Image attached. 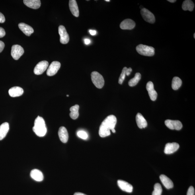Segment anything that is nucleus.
<instances>
[{"instance_id":"obj_1","label":"nucleus","mask_w":195,"mask_h":195,"mask_svg":"<svg viewBox=\"0 0 195 195\" xmlns=\"http://www.w3.org/2000/svg\"><path fill=\"white\" fill-rule=\"evenodd\" d=\"M117 123V119L114 115L108 116L104 119L100 125L99 129V135L101 137H105L111 134L110 130L113 133H115V129Z\"/></svg>"},{"instance_id":"obj_2","label":"nucleus","mask_w":195,"mask_h":195,"mask_svg":"<svg viewBox=\"0 0 195 195\" xmlns=\"http://www.w3.org/2000/svg\"><path fill=\"white\" fill-rule=\"evenodd\" d=\"M33 130L39 137H44L46 135L47 131V128L45 121L42 117L38 116L36 118Z\"/></svg>"},{"instance_id":"obj_3","label":"nucleus","mask_w":195,"mask_h":195,"mask_svg":"<svg viewBox=\"0 0 195 195\" xmlns=\"http://www.w3.org/2000/svg\"><path fill=\"white\" fill-rule=\"evenodd\" d=\"M136 50L139 54L143 56L152 57L155 54V49L152 47L140 44L136 47Z\"/></svg>"},{"instance_id":"obj_4","label":"nucleus","mask_w":195,"mask_h":195,"mask_svg":"<svg viewBox=\"0 0 195 195\" xmlns=\"http://www.w3.org/2000/svg\"><path fill=\"white\" fill-rule=\"evenodd\" d=\"M91 79L94 85L98 88L101 89L103 87L104 81L103 77L99 73L96 71H94L91 73Z\"/></svg>"},{"instance_id":"obj_5","label":"nucleus","mask_w":195,"mask_h":195,"mask_svg":"<svg viewBox=\"0 0 195 195\" xmlns=\"http://www.w3.org/2000/svg\"><path fill=\"white\" fill-rule=\"evenodd\" d=\"M24 51L23 48L18 45H14L12 47L11 55L15 60H18L23 54Z\"/></svg>"},{"instance_id":"obj_6","label":"nucleus","mask_w":195,"mask_h":195,"mask_svg":"<svg viewBox=\"0 0 195 195\" xmlns=\"http://www.w3.org/2000/svg\"><path fill=\"white\" fill-rule=\"evenodd\" d=\"M141 13L145 21L150 23L153 24L155 22V18L154 14L149 10L143 8L141 9Z\"/></svg>"},{"instance_id":"obj_7","label":"nucleus","mask_w":195,"mask_h":195,"mask_svg":"<svg viewBox=\"0 0 195 195\" xmlns=\"http://www.w3.org/2000/svg\"><path fill=\"white\" fill-rule=\"evenodd\" d=\"M49 66L48 61H42L38 63L34 68V72L36 75H40L46 70Z\"/></svg>"},{"instance_id":"obj_8","label":"nucleus","mask_w":195,"mask_h":195,"mask_svg":"<svg viewBox=\"0 0 195 195\" xmlns=\"http://www.w3.org/2000/svg\"><path fill=\"white\" fill-rule=\"evenodd\" d=\"M59 34L60 36V42L63 44H67L69 41V37L66 29L63 25H60L58 28Z\"/></svg>"},{"instance_id":"obj_9","label":"nucleus","mask_w":195,"mask_h":195,"mask_svg":"<svg viewBox=\"0 0 195 195\" xmlns=\"http://www.w3.org/2000/svg\"><path fill=\"white\" fill-rule=\"evenodd\" d=\"M165 124L168 128L172 130L179 131L182 128V124L179 120H167L165 121Z\"/></svg>"},{"instance_id":"obj_10","label":"nucleus","mask_w":195,"mask_h":195,"mask_svg":"<svg viewBox=\"0 0 195 195\" xmlns=\"http://www.w3.org/2000/svg\"><path fill=\"white\" fill-rule=\"evenodd\" d=\"M61 64L59 61H53L49 66L47 71V75L49 76H52L56 74L60 69Z\"/></svg>"},{"instance_id":"obj_11","label":"nucleus","mask_w":195,"mask_h":195,"mask_svg":"<svg viewBox=\"0 0 195 195\" xmlns=\"http://www.w3.org/2000/svg\"><path fill=\"white\" fill-rule=\"evenodd\" d=\"M180 147L179 145L176 142L168 143L165 146V153L167 154H170L175 152Z\"/></svg>"},{"instance_id":"obj_12","label":"nucleus","mask_w":195,"mask_h":195,"mask_svg":"<svg viewBox=\"0 0 195 195\" xmlns=\"http://www.w3.org/2000/svg\"><path fill=\"white\" fill-rule=\"evenodd\" d=\"M146 89L148 92L150 99L154 101L157 99L158 94L154 88L153 83L151 81L148 82L146 85Z\"/></svg>"},{"instance_id":"obj_13","label":"nucleus","mask_w":195,"mask_h":195,"mask_svg":"<svg viewBox=\"0 0 195 195\" xmlns=\"http://www.w3.org/2000/svg\"><path fill=\"white\" fill-rule=\"evenodd\" d=\"M118 184L119 187L123 191L129 193L132 192L133 187L128 182L122 180H119L118 181Z\"/></svg>"},{"instance_id":"obj_14","label":"nucleus","mask_w":195,"mask_h":195,"mask_svg":"<svg viewBox=\"0 0 195 195\" xmlns=\"http://www.w3.org/2000/svg\"><path fill=\"white\" fill-rule=\"evenodd\" d=\"M135 23L131 19H126L121 22L120 28L123 30H131L135 27Z\"/></svg>"},{"instance_id":"obj_15","label":"nucleus","mask_w":195,"mask_h":195,"mask_svg":"<svg viewBox=\"0 0 195 195\" xmlns=\"http://www.w3.org/2000/svg\"><path fill=\"white\" fill-rule=\"evenodd\" d=\"M58 135L60 141L63 143H66L68 139V132L64 127H61L59 129Z\"/></svg>"},{"instance_id":"obj_16","label":"nucleus","mask_w":195,"mask_h":195,"mask_svg":"<svg viewBox=\"0 0 195 195\" xmlns=\"http://www.w3.org/2000/svg\"><path fill=\"white\" fill-rule=\"evenodd\" d=\"M18 27L26 36H30L34 32V30L31 26L24 23L18 24Z\"/></svg>"},{"instance_id":"obj_17","label":"nucleus","mask_w":195,"mask_h":195,"mask_svg":"<svg viewBox=\"0 0 195 195\" xmlns=\"http://www.w3.org/2000/svg\"><path fill=\"white\" fill-rule=\"evenodd\" d=\"M69 7L72 14L76 17H78L79 15V8L75 0H70Z\"/></svg>"},{"instance_id":"obj_18","label":"nucleus","mask_w":195,"mask_h":195,"mask_svg":"<svg viewBox=\"0 0 195 195\" xmlns=\"http://www.w3.org/2000/svg\"><path fill=\"white\" fill-rule=\"evenodd\" d=\"M135 119L137 126L139 128H144L147 126V121L141 114L138 113L136 115Z\"/></svg>"},{"instance_id":"obj_19","label":"nucleus","mask_w":195,"mask_h":195,"mask_svg":"<svg viewBox=\"0 0 195 195\" xmlns=\"http://www.w3.org/2000/svg\"><path fill=\"white\" fill-rule=\"evenodd\" d=\"M31 177L33 179L38 182L42 181L44 180V175L40 170L37 169H34L31 171L30 174Z\"/></svg>"},{"instance_id":"obj_20","label":"nucleus","mask_w":195,"mask_h":195,"mask_svg":"<svg viewBox=\"0 0 195 195\" xmlns=\"http://www.w3.org/2000/svg\"><path fill=\"white\" fill-rule=\"evenodd\" d=\"M160 179L161 180L162 183L167 189H170L173 188L174 183L167 176L162 174L160 176Z\"/></svg>"},{"instance_id":"obj_21","label":"nucleus","mask_w":195,"mask_h":195,"mask_svg":"<svg viewBox=\"0 0 195 195\" xmlns=\"http://www.w3.org/2000/svg\"><path fill=\"white\" fill-rule=\"evenodd\" d=\"M9 93L10 96L12 97H18L22 95L24 93V90L21 87H13L10 88Z\"/></svg>"},{"instance_id":"obj_22","label":"nucleus","mask_w":195,"mask_h":195,"mask_svg":"<svg viewBox=\"0 0 195 195\" xmlns=\"http://www.w3.org/2000/svg\"><path fill=\"white\" fill-rule=\"evenodd\" d=\"M23 2L27 7L34 9H39L41 5L40 0H24Z\"/></svg>"},{"instance_id":"obj_23","label":"nucleus","mask_w":195,"mask_h":195,"mask_svg":"<svg viewBox=\"0 0 195 195\" xmlns=\"http://www.w3.org/2000/svg\"><path fill=\"white\" fill-rule=\"evenodd\" d=\"M9 130V123L5 122L3 123L0 126V141L5 138Z\"/></svg>"},{"instance_id":"obj_24","label":"nucleus","mask_w":195,"mask_h":195,"mask_svg":"<svg viewBox=\"0 0 195 195\" xmlns=\"http://www.w3.org/2000/svg\"><path fill=\"white\" fill-rule=\"evenodd\" d=\"M182 9L184 11H192L194 9V5L193 2L190 0H186L184 1L182 6Z\"/></svg>"},{"instance_id":"obj_25","label":"nucleus","mask_w":195,"mask_h":195,"mask_svg":"<svg viewBox=\"0 0 195 195\" xmlns=\"http://www.w3.org/2000/svg\"><path fill=\"white\" fill-rule=\"evenodd\" d=\"M79 106L77 104H76V105L72 107L70 109V111L71 112L69 114V115L73 119L75 120L79 117Z\"/></svg>"},{"instance_id":"obj_26","label":"nucleus","mask_w":195,"mask_h":195,"mask_svg":"<svg viewBox=\"0 0 195 195\" xmlns=\"http://www.w3.org/2000/svg\"><path fill=\"white\" fill-rule=\"evenodd\" d=\"M182 84V81L180 78L174 77L172 79V87L174 90H177L181 87Z\"/></svg>"},{"instance_id":"obj_27","label":"nucleus","mask_w":195,"mask_h":195,"mask_svg":"<svg viewBox=\"0 0 195 195\" xmlns=\"http://www.w3.org/2000/svg\"><path fill=\"white\" fill-rule=\"evenodd\" d=\"M141 77V76L140 73H135L134 77L131 79L129 81V86L131 87H133L136 85L140 80Z\"/></svg>"},{"instance_id":"obj_28","label":"nucleus","mask_w":195,"mask_h":195,"mask_svg":"<svg viewBox=\"0 0 195 195\" xmlns=\"http://www.w3.org/2000/svg\"><path fill=\"white\" fill-rule=\"evenodd\" d=\"M162 192V189L161 184L159 183L156 184L154 186L152 195H161Z\"/></svg>"},{"instance_id":"obj_29","label":"nucleus","mask_w":195,"mask_h":195,"mask_svg":"<svg viewBox=\"0 0 195 195\" xmlns=\"http://www.w3.org/2000/svg\"><path fill=\"white\" fill-rule=\"evenodd\" d=\"M127 69V67H125L123 68L122 73H121L119 79V83L122 84L124 81L125 77L126 75V71Z\"/></svg>"},{"instance_id":"obj_30","label":"nucleus","mask_w":195,"mask_h":195,"mask_svg":"<svg viewBox=\"0 0 195 195\" xmlns=\"http://www.w3.org/2000/svg\"><path fill=\"white\" fill-rule=\"evenodd\" d=\"M77 136L82 139H86L88 138L87 133L84 131H79L77 133Z\"/></svg>"},{"instance_id":"obj_31","label":"nucleus","mask_w":195,"mask_h":195,"mask_svg":"<svg viewBox=\"0 0 195 195\" xmlns=\"http://www.w3.org/2000/svg\"><path fill=\"white\" fill-rule=\"evenodd\" d=\"M187 195H195V189L193 187H190L188 191Z\"/></svg>"},{"instance_id":"obj_32","label":"nucleus","mask_w":195,"mask_h":195,"mask_svg":"<svg viewBox=\"0 0 195 195\" xmlns=\"http://www.w3.org/2000/svg\"><path fill=\"white\" fill-rule=\"evenodd\" d=\"M6 35V32L5 29L2 27H0V38H2Z\"/></svg>"},{"instance_id":"obj_33","label":"nucleus","mask_w":195,"mask_h":195,"mask_svg":"<svg viewBox=\"0 0 195 195\" xmlns=\"http://www.w3.org/2000/svg\"><path fill=\"white\" fill-rule=\"evenodd\" d=\"M5 21V18L3 14L0 12V23H3Z\"/></svg>"},{"instance_id":"obj_34","label":"nucleus","mask_w":195,"mask_h":195,"mask_svg":"<svg viewBox=\"0 0 195 195\" xmlns=\"http://www.w3.org/2000/svg\"><path fill=\"white\" fill-rule=\"evenodd\" d=\"M5 45L4 42L0 41V53H1L5 48Z\"/></svg>"},{"instance_id":"obj_35","label":"nucleus","mask_w":195,"mask_h":195,"mask_svg":"<svg viewBox=\"0 0 195 195\" xmlns=\"http://www.w3.org/2000/svg\"><path fill=\"white\" fill-rule=\"evenodd\" d=\"M132 69L131 68H127L126 71V75L127 76H128L131 74V73L132 72Z\"/></svg>"},{"instance_id":"obj_36","label":"nucleus","mask_w":195,"mask_h":195,"mask_svg":"<svg viewBox=\"0 0 195 195\" xmlns=\"http://www.w3.org/2000/svg\"><path fill=\"white\" fill-rule=\"evenodd\" d=\"M89 32L90 34L92 35V36L95 35L96 33V31L95 30H89Z\"/></svg>"},{"instance_id":"obj_37","label":"nucleus","mask_w":195,"mask_h":195,"mask_svg":"<svg viewBox=\"0 0 195 195\" xmlns=\"http://www.w3.org/2000/svg\"><path fill=\"white\" fill-rule=\"evenodd\" d=\"M84 42L86 45H88L90 44L91 42V41H90L89 39H85L84 40Z\"/></svg>"},{"instance_id":"obj_38","label":"nucleus","mask_w":195,"mask_h":195,"mask_svg":"<svg viewBox=\"0 0 195 195\" xmlns=\"http://www.w3.org/2000/svg\"><path fill=\"white\" fill-rule=\"evenodd\" d=\"M74 195H87L85 194H84L83 193H80V192H77L75 193Z\"/></svg>"},{"instance_id":"obj_39","label":"nucleus","mask_w":195,"mask_h":195,"mask_svg":"<svg viewBox=\"0 0 195 195\" xmlns=\"http://www.w3.org/2000/svg\"><path fill=\"white\" fill-rule=\"evenodd\" d=\"M168 1L172 3L175 2L176 1V0H168Z\"/></svg>"},{"instance_id":"obj_40","label":"nucleus","mask_w":195,"mask_h":195,"mask_svg":"<svg viewBox=\"0 0 195 195\" xmlns=\"http://www.w3.org/2000/svg\"><path fill=\"white\" fill-rule=\"evenodd\" d=\"M105 1H106V2H110V0H106Z\"/></svg>"},{"instance_id":"obj_41","label":"nucleus","mask_w":195,"mask_h":195,"mask_svg":"<svg viewBox=\"0 0 195 195\" xmlns=\"http://www.w3.org/2000/svg\"><path fill=\"white\" fill-rule=\"evenodd\" d=\"M194 38H195V33H194Z\"/></svg>"},{"instance_id":"obj_42","label":"nucleus","mask_w":195,"mask_h":195,"mask_svg":"<svg viewBox=\"0 0 195 195\" xmlns=\"http://www.w3.org/2000/svg\"><path fill=\"white\" fill-rule=\"evenodd\" d=\"M67 96H69L68 95H67Z\"/></svg>"}]
</instances>
